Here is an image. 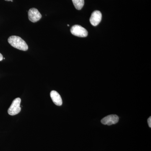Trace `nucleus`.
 I'll list each match as a JSON object with an SVG mask.
<instances>
[{
  "mask_svg": "<svg viewBox=\"0 0 151 151\" xmlns=\"http://www.w3.org/2000/svg\"><path fill=\"white\" fill-rule=\"evenodd\" d=\"M9 43L14 48L23 51H27L28 49L27 44L24 40L17 36H12L9 38Z\"/></svg>",
  "mask_w": 151,
  "mask_h": 151,
  "instance_id": "f257e3e1",
  "label": "nucleus"
},
{
  "mask_svg": "<svg viewBox=\"0 0 151 151\" xmlns=\"http://www.w3.org/2000/svg\"><path fill=\"white\" fill-rule=\"evenodd\" d=\"M21 100L20 98H17L13 100L12 105L8 110V113L11 116H14L20 113L21 110L20 103Z\"/></svg>",
  "mask_w": 151,
  "mask_h": 151,
  "instance_id": "f03ea898",
  "label": "nucleus"
},
{
  "mask_svg": "<svg viewBox=\"0 0 151 151\" xmlns=\"http://www.w3.org/2000/svg\"><path fill=\"white\" fill-rule=\"evenodd\" d=\"M70 32L73 35L84 37L88 35V32L85 28L78 25H75L70 29Z\"/></svg>",
  "mask_w": 151,
  "mask_h": 151,
  "instance_id": "7ed1b4c3",
  "label": "nucleus"
},
{
  "mask_svg": "<svg viewBox=\"0 0 151 151\" xmlns=\"http://www.w3.org/2000/svg\"><path fill=\"white\" fill-rule=\"evenodd\" d=\"M28 14L29 19L32 22L35 23L39 21L42 18V15L40 12L36 8L30 9Z\"/></svg>",
  "mask_w": 151,
  "mask_h": 151,
  "instance_id": "20e7f679",
  "label": "nucleus"
},
{
  "mask_svg": "<svg viewBox=\"0 0 151 151\" xmlns=\"http://www.w3.org/2000/svg\"><path fill=\"white\" fill-rule=\"evenodd\" d=\"M119 121V116L116 115H111L105 117L101 120V123L104 125L111 126L117 124Z\"/></svg>",
  "mask_w": 151,
  "mask_h": 151,
  "instance_id": "39448f33",
  "label": "nucleus"
},
{
  "mask_svg": "<svg viewBox=\"0 0 151 151\" xmlns=\"http://www.w3.org/2000/svg\"><path fill=\"white\" fill-rule=\"evenodd\" d=\"M102 15L101 12L99 11H95L92 12L90 17V22L91 24L94 26H96L101 22L102 20Z\"/></svg>",
  "mask_w": 151,
  "mask_h": 151,
  "instance_id": "423d86ee",
  "label": "nucleus"
},
{
  "mask_svg": "<svg viewBox=\"0 0 151 151\" xmlns=\"http://www.w3.org/2000/svg\"><path fill=\"white\" fill-rule=\"evenodd\" d=\"M50 96L53 103L57 106H61L62 105V100L58 92L52 90L50 93Z\"/></svg>",
  "mask_w": 151,
  "mask_h": 151,
  "instance_id": "0eeeda50",
  "label": "nucleus"
},
{
  "mask_svg": "<svg viewBox=\"0 0 151 151\" xmlns=\"http://www.w3.org/2000/svg\"><path fill=\"white\" fill-rule=\"evenodd\" d=\"M75 8L80 10L84 5V0H72Z\"/></svg>",
  "mask_w": 151,
  "mask_h": 151,
  "instance_id": "6e6552de",
  "label": "nucleus"
},
{
  "mask_svg": "<svg viewBox=\"0 0 151 151\" xmlns=\"http://www.w3.org/2000/svg\"><path fill=\"white\" fill-rule=\"evenodd\" d=\"M148 124L149 127L150 128L151 127V117H150V118H149L148 119Z\"/></svg>",
  "mask_w": 151,
  "mask_h": 151,
  "instance_id": "1a4fd4ad",
  "label": "nucleus"
},
{
  "mask_svg": "<svg viewBox=\"0 0 151 151\" xmlns=\"http://www.w3.org/2000/svg\"><path fill=\"white\" fill-rule=\"evenodd\" d=\"M3 59V56L0 53V61H1Z\"/></svg>",
  "mask_w": 151,
  "mask_h": 151,
  "instance_id": "9d476101",
  "label": "nucleus"
},
{
  "mask_svg": "<svg viewBox=\"0 0 151 151\" xmlns=\"http://www.w3.org/2000/svg\"><path fill=\"white\" fill-rule=\"evenodd\" d=\"M5 1H11V0H5Z\"/></svg>",
  "mask_w": 151,
  "mask_h": 151,
  "instance_id": "9b49d317",
  "label": "nucleus"
},
{
  "mask_svg": "<svg viewBox=\"0 0 151 151\" xmlns=\"http://www.w3.org/2000/svg\"><path fill=\"white\" fill-rule=\"evenodd\" d=\"M11 1L13 2V0H11Z\"/></svg>",
  "mask_w": 151,
  "mask_h": 151,
  "instance_id": "f8f14e48",
  "label": "nucleus"
},
{
  "mask_svg": "<svg viewBox=\"0 0 151 151\" xmlns=\"http://www.w3.org/2000/svg\"><path fill=\"white\" fill-rule=\"evenodd\" d=\"M67 26H69V24H68Z\"/></svg>",
  "mask_w": 151,
  "mask_h": 151,
  "instance_id": "ddd939ff",
  "label": "nucleus"
}]
</instances>
